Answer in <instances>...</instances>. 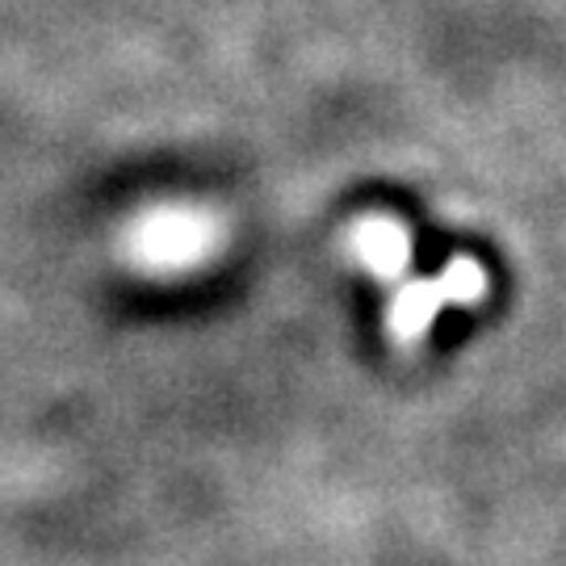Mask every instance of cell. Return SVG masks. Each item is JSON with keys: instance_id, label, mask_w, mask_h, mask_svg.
<instances>
[{"instance_id": "cell-1", "label": "cell", "mask_w": 566, "mask_h": 566, "mask_svg": "<svg viewBox=\"0 0 566 566\" xmlns=\"http://www.w3.org/2000/svg\"><path fill=\"white\" fill-rule=\"evenodd\" d=\"M486 294V269L470 256H458L441 269V277L432 282H411L399 290V298L390 306V332L395 340H420L428 324L446 311V306H474Z\"/></svg>"}, {"instance_id": "cell-2", "label": "cell", "mask_w": 566, "mask_h": 566, "mask_svg": "<svg viewBox=\"0 0 566 566\" xmlns=\"http://www.w3.org/2000/svg\"><path fill=\"white\" fill-rule=\"evenodd\" d=\"M353 248H357V256L365 261V269L386 277V282L403 273L407 252H411L407 231L399 223H390V219H365L357 227V235H353Z\"/></svg>"}, {"instance_id": "cell-3", "label": "cell", "mask_w": 566, "mask_h": 566, "mask_svg": "<svg viewBox=\"0 0 566 566\" xmlns=\"http://www.w3.org/2000/svg\"><path fill=\"white\" fill-rule=\"evenodd\" d=\"M206 243V223L189 219V214H160L151 227H143L139 248L143 256L156 261H189L193 252H202Z\"/></svg>"}]
</instances>
